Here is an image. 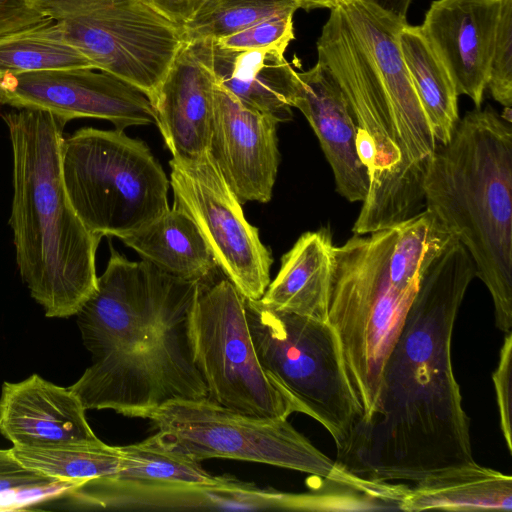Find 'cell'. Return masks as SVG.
Segmentation results:
<instances>
[{"mask_svg": "<svg viewBox=\"0 0 512 512\" xmlns=\"http://www.w3.org/2000/svg\"><path fill=\"white\" fill-rule=\"evenodd\" d=\"M77 68L95 69L49 17L0 38V75Z\"/></svg>", "mask_w": 512, "mask_h": 512, "instance_id": "25", "label": "cell"}, {"mask_svg": "<svg viewBox=\"0 0 512 512\" xmlns=\"http://www.w3.org/2000/svg\"><path fill=\"white\" fill-rule=\"evenodd\" d=\"M0 433L13 446L43 447L98 438L86 409L69 387L37 374L4 382L0 395Z\"/></svg>", "mask_w": 512, "mask_h": 512, "instance_id": "19", "label": "cell"}, {"mask_svg": "<svg viewBox=\"0 0 512 512\" xmlns=\"http://www.w3.org/2000/svg\"><path fill=\"white\" fill-rule=\"evenodd\" d=\"M501 0H435L420 26L449 72L457 94L481 108Z\"/></svg>", "mask_w": 512, "mask_h": 512, "instance_id": "17", "label": "cell"}, {"mask_svg": "<svg viewBox=\"0 0 512 512\" xmlns=\"http://www.w3.org/2000/svg\"><path fill=\"white\" fill-rule=\"evenodd\" d=\"M395 236L396 226L354 234L332 250L326 321L337 334L361 407L358 425L374 410L386 358L419 288L398 285L390 276Z\"/></svg>", "mask_w": 512, "mask_h": 512, "instance_id": "6", "label": "cell"}, {"mask_svg": "<svg viewBox=\"0 0 512 512\" xmlns=\"http://www.w3.org/2000/svg\"><path fill=\"white\" fill-rule=\"evenodd\" d=\"M161 14L181 30L207 0H148Z\"/></svg>", "mask_w": 512, "mask_h": 512, "instance_id": "34", "label": "cell"}, {"mask_svg": "<svg viewBox=\"0 0 512 512\" xmlns=\"http://www.w3.org/2000/svg\"><path fill=\"white\" fill-rule=\"evenodd\" d=\"M120 240L142 259L183 280L199 282L218 269L194 221L174 207Z\"/></svg>", "mask_w": 512, "mask_h": 512, "instance_id": "22", "label": "cell"}, {"mask_svg": "<svg viewBox=\"0 0 512 512\" xmlns=\"http://www.w3.org/2000/svg\"><path fill=\"white\" fill-rule=\"evenodd\" d=\"M512 510V477L478 463L446 471L408 487L399 510L419 512Z\"/></svg>", "mask_w": 512, "mask_h": 512, "instance_id": "23", "label": "cell"}, {"mask_svg": "<svg viewBox=\"0 0 512 512\" xmlns=\"http://www.w3.org/2000/svg\"><path fill=\"white\" fill-rule=\"evenodd\" d=\"M494 100L512 106V0H501L487 83Z\"/></svg>", "mask_w": 512, "mask_h": 512, "instance_id": "30", "label": "cell"}, {"mask_svg": "<svg viewBox=\"0 0 512 512\" xmlns=\"http://www.w3.org/2000/svg\"><path fill=\"white\" fill-rule=\"evenodd\" d=\"M475 277L456 238L422 274L386 358L374 410L337 451L336 462L353 475L415 484L477 463L451 359L458 310Z\"/></svg>", "mask_w": 512, "mask_h": 512, "instance_id": "1", "label": "cell"}, {"mask_svg": "<svg viewBox=\"0 0 512 512\" xmlns=\"http://www.w3.org/2000/svg\"><path fill=\"white\" fill-rule=\"evenodd\" d=\"M333 246L327 228L302 234L282 256L277 276L259 300L272 309L326 321Z\"/></svg>", "mask_w": 512, "mask_h": 512, "instance_id": "21", "label": "cell"}, {"mask_svg": "<svg viewBox=\"0 0 512 512\" xmlns=\"http://www.w3.org/2000/svg\"><path fill=\"white\" fill-rule=\"evenodd\" d=\"M78 503L127 511H306V493L260 488L237 478L218 485L140 481L106 476L70 495Z\"/></svg>", "mask_w": 512, "mask_h": 512, "instance_id": "14", "label": "cell"}, {"mask_svg": "<svg viewBox=\"0 0 512 512\" xmlns=\"http://www.w3.org/2000/svg\"><path fill=\"white\" fill-rule=\"evenodd\" d=\"M95 69L151 100L184 43L182 30L148 0H37Z\"/></svg>", "mask_w": 512, "mask_h": 512, "instance_id": "11", "label": "cell"}, {"mask_svg": "<svg viewBox=\"0 0 512 512\" xmlns=\"http://www.w3.org/2000/svg\"><path fill=\"white\" fill-rule=\"evenodd\" d=\"M284 54L272 48L230 50L213 41L212 66L216 82L242 104L278 123L288 122L293 117L299 78Z\"/></svg>", "mask_w": 512, "mask_h": 512, "instance_id": "20", "label": "cell"}, {"mask_svg": "<svg viewBox=\"0 0 512 512\" xmlns=\"http://www.w3.org/2000/svg\"><path fill=\"white\" fill-rule=\"evenodd\" d=\"M299 109L316 134L334 176L335 188L349 202H363L369 176L357 150V124L339 83L323 63L297 73Z\"/></svg>", "mask_w": 512, "mask_h": 512, "instance_id": "18", "label": "cell"}, {"mask_svg": "<svg viewBox=\"0 0 512 512\" xmlns=\"http://www.w3.org/2000/svg\"><path fill=\"white\" fill-rule=\"evenodd\" d=\"M1 117L12 149L9 225L17 268L46 317L68 318L96 289L101 241L83 224L66 193L61 147L68 121L35 109Z\"/></svg>", "mask_w": 512, "mask_h": 512, "instance_id": "4", "label": "cell"}, {"mask_svg": "<svg viewBox=\"0 0 512 512\" xmlns=\"http://www.w3.org/2000/svg\"><path fill=\"white\" fill-rule=\"evenodd\" d=\"M293 15L294 13L274 15L214 42L223 48L237 51L272 48L285 52L295 38Z\"/></svg>", "mask_w": 512, "mask_h": 512, "instance_id": "31", "label": "cell"}, {"mask_svg": "<svg viewBox=\"0 0 512 512\" xmlns=\"http://www.w3.org/2000/svg\"><path fill=\"white\" fill-rule=\"evenodd\" d=\"M245 309L263 370L342 450L362 411L334 329L325 320L272 309L260 300L245 298Z\"/></svg>", "mask_w": 512, "mask_h": 512, "instance_id": "8", "label": "cell"}, {"mask_svg": "<svg viewBox=\"0 0 512 512\" xmlns=\"http://www.w3.org/2000/svg\"><path fill=\"white\" fill-rule=\"evenodd\" d=\"M148 419L168 447L195 460L225 458L312 474L388 499L398 485L363 480L317 449L287 418L241 414L210 401H170Z\"/></svg>", "mask_w": 512, "mask_h": 512, "instance_id": "9", "label": "cell"}, {"mask_svg": "<svg viewBox=\"0 0 512 512\" xmlns=\"http://www.w3.org/2000/svg\"><path fill=\"white\" fill-rule=\"evenodd\" d=\"M296 0H207L182 29L184 42L218 40L282 13H295Z\"/></svg>", "mask_w": 512, "mask_h": 512, "instance_id": "28", "label": "cell"}, {"mask_svg": "<svg viewBox=\"0 0 512 512\" xmlns=\"http://www.w3.org/2000/svg\"><path fill=\"white\" fill-rule=\"evenodd\" d=\"M95 69L77 68L0 75L3 104L48 111L70 121L97 118L115 129L155 124L149 98L122 79Z\"/></svg>", "mask_w": 512, "mask_h": 512, "instance_id": "13", "label": "cell"}, {"mask_svg": "<svg viewBox=\"0 0 512 512\" xmlns=\"http://www.w3.org/2000/svg\"><path fill=\"white\" fill-rule=\"evenodd\" d=\"M190 330L207 399L254 417L288 418L301 412L260 365L247 321L245 297L219 268L198 282Z\"/></svg>", "mask_w": 512, "mask_h": 512, "instance_id": "10", "label": "cell"}, {"mask_svg": "<svg viewBox=\"0 0 512 512\" xmlns=\"http://www.w3.org/2000/svg\"><path fill=\"white\" fill-rule=\"evenodd\" d=\"M364 2L377 7L390 17L401 23H407V11L411 0H363Z\"/></svg>", "mask_w": 512, "mask_h": 512, "instance_id": "35", "label": "cell"}, {"mask_svg": "<svg viewBox=\"0 0 512 512\" xmlns=\"http://www.w3.org/2000/svg\"><path fill=\"white\" fill-rule=\"evenodd\" d=\"M432 211L470 254L491 294L495 324L512 328V126L491 106L459 119L423 182Z\"/></svg>", "mask_w": 512, "mask_h": 512, "instance_id": "5", "label": "cell"}, {"mask_svg": "<svg viewBox=\"0 0 512 512\" xmlns=\"http://www.w3.org/2000/svg\"><path fill=\"white\" fill-rule=\"evenodd\" d=\"M26 467L45 475L86 483L112 476L121 467L119 446H111L99 438L72 441L43 447L11 448Z\"/></svg>", "mask_w": 512, "mask_h": 512, "instance_id": "26", "label": "cell"}, {"mask_svg": "<svg viewBox=\"0 0 512 512\" xmlns=\"http://www.w3.org/2000/svg\"><path fill=\"white\" fill-rule=\"evenodd\" d=\"M2 105H4V104H3V98H2V95H1V92H0V107H1Z\"/></svg>", "mask_w": 512, "mask_h": 512, "instance_id": "37", "label": "cell"}, {"mask_svg": "<svg viewBox=\"0 0 512 512\" xmlns=\"http://www.w3.org/2000/svg\"><path fill=\"white\" fill-rule=\"evenodd\" d=\"M45 18L37 0H0V38Z\"/></svg>", "mask_w": 512, "mask_h": 512, "instance_id": "33", "label": "cell"}, {"mask_svg": "<svg viewBox=\"0 0 512 512\" xmlns=\"http://www.w3.org/2000/svg\"><path fill=\"white\" fill-rule=\"evenodd\" d=\"M173 207L191 217L221 272L247 299L259 300L270 283L272 257L258 229L207 152L169 161Z\"/></svg>", "mask_w": 512, "mask_h": 512, "instance_id": "12", "label": "cell"}, {"mask_svg": "<svg viewBox=\"0 0 512 512\" xmlns=\"http://www.w3.org/2000/svg\"><path fill=\"white\" fill-rule=\"evenodd\" d=\"M400 48L409 76L438 144L449 141L458 121V94L446 67L420 26L404 25Z\"/></svg>", "mask_w": 512, "mask_h": 512, "instance_id": "24", "label": "cell"}, {"mask_svg": "<svg viewBox=\"0 0 512 512\" xmlns=\"http://www.w3.org/2000/svg\"><path fill=\"white\" fill-rule=\"evenodd\" d=\"M363 0L330 9L317 41L357 124L369 188L353 225L359 234L393 227L425 208L423 182L437 146L400 48L404 25Z\"/></svg>", "mask_w": 512, "mask_h": 512, "instance_id": "3", "label": "cell"}, {"mask_svg": "<svg viewBox=\"0 0 512 512\" xmlns=\"http://www.w3.org/2000/svg\"><path fill=\"white\" fill-rule=\"evenodd\" d=\"M496 392L500 428L508 451L512 452L511 438V402H512V332L505 333L500 349L499 361L492 374Z\"/></svg>", "mask_w": 512, "mask_h": 512, "instance_id": "32", "label": "cell"}, {"mask_svg": "<svg viewBox=\"0 0 512 512\" xmlns=\"http://www.w3.org/2000/svg\"><path fill=\"white\" fill-rule=\"evenodd\" d=\"M61 168L72 207L101 238L121 239L170 208L162 166L145 142L122 130L83 127L64 137Z\"/></svg>", "mask_w": 512, "mask_h": 512, "instance_id": "7", "label": "cell"}, {"mask_svg": "<svg viewBox=\"0 0 512 512\" xmlns=\"http://www.w3.org/2000/svg\"><path fill=\"white\" fill-rule=\"evenodd\" d=\"M278 124L215 83L208 153L242 205L271 200L280 160Z\"/></svg>", "mask_w": 512, "mask_h": 512, "instance_id": "15", "label": "cell"}, {"mask_svg": "<svg viewBox=\"0 0 512 512\" xmlns=\"http://www.w3.org/2000/svg\"><path fill=\"white\" fill-rule=\"evenodd\" d=\"M83 484L28 468L14 456L11 448L0 449V511L25 510L69 496Z\"/></svg>", "mask_w": 512, "mask_h": 512, "instance_id": "29", "label": "cell"}, {"mask_svg": "<svg viewBox=\"0 0 512 512\" xmlns=\"http://www.w3.org/2000/svg\"><path fill=\"white\" fill-rule=\"evenodd\" d=\"M213 40L184 42L150 100L172 158L193 160L208 152L216 79Z\"/></svg>", "mask_w": 512, "mask_h": 512, "instance_id": "16", "label": "cell"}, {"mask_svg": "<svg viewBox=\"0 0 512 512\" xmlns=\"http://www.w3.org/2000/svg\"><path fill=\"white\" fill-rule=\"evenodd\" d=\"M299 4V8L304 10H311L316 8H329L332 9L338 4L349 0H296Z\"/></svg>", "mask_w": 512, "mask_h": 512, "instance_id": "36", "label": "cell"}, {"mask_svg": "<svg viewBox=\"0 0 512 512\" xmlns=\"http://www.w3.org/2000/svg\"><path fill=\"white\" fill-rule=\"evenodd\" d=\"M197 287L110 245L106 269L76 314L92 364L69 388L86 410L148 418L167 402L207 398L190 330Z\"/></svg>", "mask_w": 512, "mask_h": 512, "instance_id": "2", "label": "cell"}, {"mask_svg": "<svg viewBox=\"0 0 512 512\" xmlns=\"http://www.w3.org/2000/svg\"><path fill=\"white\" fill-rule=\"evenodd\" d=\"M119 450L121 467L112 476L120 479L218 485L234 478L212 475L201 461L168 447L156 433L141 442L119 446Z\"/></svg>", "mask_w": 512, "mask_h": 512, "instance_id": "27", "label": "cell"}]
</instances>
